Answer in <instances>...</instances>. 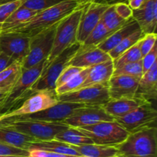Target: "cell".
Returning <instances> with one entry per match:
<instances>
[{"label": "cell", "mask_w": 157, "mask_h": 157, "mask_svg": "<svg viewBox=\"0 0 157 157\" xmlns=\"http://www.w3.org/2000/svg\"><path fill=\"white\" fill-rule=\"evenodd\" d=\"M78 7L79 6L75 0H64L58 4L39 11L29 21L12 32H21L32 37L58 23Z\"/></svg>", "instance_id": "cell-1"}, {"label": "cell", "mask_w": 157, "mask_h": 157, "mask_svg": "<svg viewBox=\"0 0 157 157\" xmlns=\"http://www.w3.org/2000/svg\"><path fill=\"white\" fill-rule=\"evenodd\" d=\"M45 60H42L29 69H22L19 78L0 103V115L13 111L33 94L31 88L41 75Z\"/></svg>", "instance_id": "cell-2"}, {"label": "cell", "mask_w": 157, "mask_h": 157, "mask_svg": "<svg viewBox=\"0 0 157 157\" xmlns=\"http://www.w3.org/2000/svg\"><path fill=\"white\" fill-rule=\"evenodd\" d=\"M124 157H157V129L150 127L129 134L116 146Z\"/></svg>", "instance_id": "cell-3"}, {"label": "cell", "mask_w": 157, "mask_h": 157, "mask_svg": "<svg viewBox=\"0 0 157 157\" xmlns=\"http://www.w3.org/2000/svg\"><path fill=\"white\" fill-rule=\"evenodd\" d=\"M84 6L78 7L71 13L58 22L55 31L53 46L50 54L46 58L44 67L48 66L54 58H56L67 48L78 42L77 32Z\"/></svg>", "instance_id": "cell-4"}, {"label": "cell", "mask_w": 157, "mask_h": 157, "mask_svg": "<svg viewBox=\"0 0 157 157\" xmlns=\"http://www.w3.org/2000/svg\"><path fill=\"white\" fill-rule=\"evenodd\" d=\"M76 129L91 139L94 144L114 147L122 143L130 134L115 120Z\"/></svg>", "instance_id": "cell-5"}, {"label": "cell", "mask_w": 157, "mask_h": 157, "mask_svg": "<svg viewBox=\"0 0 157 157\" xmlns=\"http://www.w3.org/2000/svg\"><path fill=\"white\" fill-rule=\"evenodd\" d=\"M0 127H9L32 137L37 141H45L55 138L59 132L69 127L63 123L41 121H0Z\"/></svg>", "instance_id": "cell-6"}, {"label": "cell", "mask_w": 157, "mask_h": 157, "mask_svg": "<svg viewBox=\"0 0 157 157\" xmlns=\"http://www.w3.org/2000/svg\"><path fill=\"white\" fill-rule=\"evenodd\" d=\"M80 46L81 44L79 42L69 46L54 58L48 66L44 67L39 78L31 88L32 92L35 93L42 90H55L57 78L79 49Z\"/></svg>", "instance_id": "cell-7"}, {"label": "cell", "mask_w": 157, "mask_h": 157, "mask_svg": "<svg viewBox=\"0 0 157 157\" xmlns=\"http://www.w3.org/2000/svg\"><path fill=\"white\" fill-rule=\"evenodd\" d=\"M58 23L31 37L29 52L21 62L22 69H29L48 58L53 46Z\"/></svg>", "instance_id": "cell-8"}, {"label": "cell", "mask_w": 157, "mask_h": 157, "mask_svg": "<svg viewBox=\"0 0 157 157\" xmlns=\"http://www.w3.org/2000/svg\"><path fill=\"white\" fill-rule=\"evenodd\" d=\"M157 111L151 102H147L132 112L114 118L129 133L150 127H156Z\"/></svg>", "instance_id": "cell-9"}, {"label": "cell", "mask_w": 157, "mask_h": 157, "mask_svg": "<svg viewBox=\"0 0 157 157\" xmlns=\"http://www.w3.org/2000/svg\"><path fill=\"white\" fill-rule=\"evenodd\" d=\"M85 106L78 103L58 102L56 105L50 108L39 111L35 113L19 116L2 119L6 121H41L48 123H62L65 119L71 116L77 109Z\"/></svg>", "instance_id": "cell-10"}, {"label": "cell", "mask_w": 157, "mask_h": 157, "mask_svg": "<svg viewBox=\"0 0 157 157\" xmlns=\"http://www.w3.org/2000/svg\"><path fill=\"white\" fill-rule=\"evenodd\" d=\"M107 84L81 88L74 92L58 95V99L60 102L78 103L84 106H104L110 100Z\"/></svg>", "instance_id": "cell-11"}, {"label": "cell", "mask_w": 157, "mask_h": 157, "mask_svg": "<svg viewBox=\"0 0 157 157\" xmlns=\"http://www.w3.org/2000/svg\"><path fill=\"white\" fill-rule=\"evenodd\" d=\"M58 102V95L55 90H42L36 92L26 99L21 106L13 111L0 115V119L35 113L52 107Z\"/></svg>", "instance_id": "cell-12"}, {"label": "cell", "mask_w": 157, "mask_h": 157, "mask_svg": "<svg viewBox=\"0 0 157 157\" xmlns=\"http://www.w3.org/2000/svg\"><path fill=\"white\" fill-rule=\"evenodd\" d=\"M31 37L24 33L8 32L0 33V52L21 64L28 55Z\"/></svg>", "instance_id": "cell-13"}, {"label": "cell", "mask_w": 157, "mask_h": 157, "mask_svg": "<svg viewBox=\"0 0 157 157\" xmlns=\"http://www.w3.org/2000/svg\"><path fill=\"white\" fill-rule=\"evenodd\" d=\"M113 120L114 118L107 113L102 106H85L77 109L62 123L70 127L79 128Z\"/></svg>", "instance_id": "cell-14"}, {"label": "cell", "mask_w": 157, "mask_h": 157, "mask_svg": "<svg viewBox=\"0 0 157 157\" xmlns=\"http://www.w3.org/2000/svg\"><path fill=\"white\" fill-rule=\"evenodd\" d=\"M110 5L98 2H90L85 5L80 18L77 32V42L82 44L91 31L101 20L104 11Z\"/></svg>", "instance_id": "cell-15"}, {"label": "cell", "mask_w": 157, "mask_h": 157, "mask_svg": "<svg viewBox=\"0 0 157 157\" xmlns=\"http://www.w3.org/2000/svg\"><path fill=\"white\" fill-rule=\"evenodd\" d=\"M140 79V78L130 75H112L107 84L110 100L134 98Z\"/></svg>", "instance_id": "cell-16"}, {"label": "cell", "mask_w": 157, "mask_h": 157, "mask_svg": "<svg viewBox=\"0 0 157 157\" xmlns=\"http://www.w3.org/2000/svg\"><path fill=\"white\" fill-rule=\"evenodd\" d=\"M108 53L98 46H85L81 45L79 49L69 61L67 66L87 69L110 59Z\"/></svg>", "instance_id": "cell-17"}, {"label": "cell", "mask_w": 157, "mask_h": 157, "mask_svg": "<svg viewBox=\"0 0 157 157\" xmlns=\"http://www.w3.org/2000/svg\"><path fill=\"white\" fill-rule=\"evenodd\" d=\"M132 17L139 24L143 33H156L157 0H147L139 9L133 10Z\"/></svg>", "instance_id": "cell-18"}, {"label": "cell", "mask_w": 157, "mask_h": 157, "mask_svg": "<svg viewBox=\"0 0 157 157\" xmlns=\"http://www.w3.org/2000/svg\"><path fill=\"white\" fill-rule=\"evenodd\" d=\"M113 71L114 66L113 61L111 58L104 62L91 66L89 68L85 81L81 85V88L94 85L107 84L110 78L113 75Z\"/></svg>", "instance_id": "cell-19"}, {"label": "cell", "mask_w": 157, "mask_h": 157, "mask_svg": "<svg viewBox=\"0 0 157 157\" xmlns=\"http://www.w3.org/2000/svg\"><path fill=\"white\" fill-rule=\"evenodd\" d=\"M147 101L156 100L157 97V62L143 74L138 84L136 96Z\"/></svg>", "instance_id": "cell-20"}, {"label": "cell", "mask_w": 157, "mask_h": 157, "mask_svg": "<svg viewBox=\"0 0 157 157\" xmlns=\"http://www.w3.org/2000/svg\"><path fill=\"white\" fill-rule=\"evenodd\" d=\"M147 102L150 101H147L138 97L131 99H119L109 100L102 106L107 113L113 118H117L125 115Z\"/></svg>", "instance_id": "cell-21"}, {"label": "cell", "mask_w": 157, "mask_h": 157, "mask_svg": "<svg viewBox=\"0 0 157 157\" xmlns=\"http://www.w3.org/2000/svg\"><path fill=\"white\" fill-rule=\"evenodd\" d=\"M139 24L136 20L132 17L126 22L125 24L123 25L117 30L114 31L110 36L106 38L103 42L99 44L98 47L104 52L108 53L110 51L114 49L121 41L127 38L128 35L134 32L135 31L140 29Z\"/></svg>", "instance_id": "cell-22"}, {"label": "cell", "mask_w": 157, "mask_h": 157, "mask_svg": "<svg viewBox=\"0 0 157 157\" xmlns=\"http://www.w3.org/2000/svg\"><path fill=\"white\" fill-rule=\"evenodd\" d=\"M37 141L32 137L9 127H0V143L29 151L30 143Z\"/></svg>", "instance_id": "cell-23"}, {"label": "cell", "mask_w": 157, "mask_h": 157, "mask_svg": "<svg viewBox=\"0 0 157 157\" xmlns=\"http://www.w3.org/2000/svg\"><path fill=\"white\" fill-rule=\"evenodd\" d=\"M38 13L37 11L32 10L28 8L21 6L19 8L14 11L10 16L2 25L0 29V33L2 32H12L16 28L25 24L28 21L33 18Z\"/></svg>", "instance_id": "cell-24"}, {"label": "cell", "mask_w": 157, "mask_h": 157, "mask_svg": "<svg viewBox=\"0 0 157 157\" xmlns=\"http://www.w3.org/2000/svg\"><path fill=\"white\" fill-rule=\"evenodd\" d=\"M81 157H115L119 155V151L114 146L92 144L71 146Z\"/></svg>", "instance_id": "cell-25"}, {"label": "cell", "mask_w": 157, "mask_h": 157, "mask_svg": "<svg viewBox=\"0 0 157 157\" xmlns=\"http://www.w3.org/2000/svg\"><path fill=\"white\" fill-rule=\"evenodd\" d=\"M31 149H38V150L48 151V152L81 157L80 154L71 147V145L62 143L55 139L51 140H45V141L32 142L30 143L29 148V150H31Z\"/></svg>", "instance_id": "cell-26"}, {"label": "cell", "mask_w": 157, "mask_h": 157, "mask_svg": "<svg viewBox=\"0 0 157 157\" xmlns=\"http://www.w3.org/2000/svg\"><path fill=\"white\" fill-rule=\"evenodd\" d=\"M54 139L71 146H81L94 143L91 139L84 135L76 128L70 126L65 130L57 134Z\"/></svg>", "instance_id": "cell-27"}, {"label": "cell", "mask_w": 157, "mask_h": 157, "mask_svg": "<svg viewBox=\"0 0 157 157\" xmlns=\"http://www.w3.org/2000/svg\"><path fill=\"white\" fill-rule=\"evenodd\" d=\"M22 72L21 64L14 62L0 72V89L9 91Z\"/></svg>", "instance_id": "cell-28"}, {"label": "cell", "mask_w": 157, "mask_h": 157, "mask_svg": "<svg viewBox=\"0 0 157 157\" xmlns=\"http://www.w3.org/2000/svg\"><path fill=\"white\" fill-rule=\"evenodd\" d=\"M144 35V34L143 33L142 30H141L140 29L135 31L134 32H133V33L130 34V35H128L127 38H124L123 41H121L114 49H113L111 51H110V52H108L109 56L110 57V58H111L112 60H115L116 58H117L120 55H122L124 52L128 50L130 48H131L132 46H134L136 42H138L143 38Z\"/></svg>", "instance_id": "cell-29"}, {"label": "cell", "mask_w": 157, "mask_h": 157, "mask_svg": "<svg viewBox=\"0 0 157 157\" xmlns=\"http://www.w3.org/2000/svg\"><path fill=\"white\" fill-rule=\"evenodd\" d=\"M113 32H111V31H109L104 26L102 22L100 20L96 27L91 31V32L89 34L88 36L86 38V39L81 45L85 46H98L106 38H108Z\"/></svg>", "instance_id": "cell-30"}, {"label": "cell", "mask_w": 157, "mask_h": 157, "mask_svg": "<svg viewBox=\"0 0 157 157\" xmlns=\"http://www.w3.org/2000/svg\"><path fill=\"white\" fill-rule=\"evenodd\" d=\"M101 21L109 31L114 32L125 24L127 20L123 19L117 14L113 4H112L104 11L101 18Z\"/></svg>", "instance_id": "cell-31"}, {"label": "cell", "mask_w": 157, "mask_h": 157, "mask_svg": "<svg viewBox=\"0 0 157 157\" xmlns=\"http://www.w3.org/2000/svg\"><path fill=\"white\" fill-rule=\"evenodd\" d=\"M89 68L87 69H84L72 77L70 80L64 83L62 86H59V87L55 89V92H56L57 95H62V94L67 93V92H71L74 91H76L81 88V85L83 84L86 79L87 73H88Z\"/></svg>", "instance_id": "cell-32"}, {"label": "cell", "mask_w": 157, "mask_h": 157, "mask_svg": "<svg viewBox=\"0 0 157 157\" xmlns=\"http://www.w3.org/2000/svg\"><path fill=\"white\" fill-rule=\"evenodd\" d=\"M142 59V55L140 52V41L136 42L134 46L124 52L121 55H120L117 58L113 61V66L114 69L121 67L126 64L135 62L140 61Z\"/></svg>", "instance_id": "cell-33"}, {"label": "cell", "mask_w": 157, "mask_h": 157, "mask_svg": "<svg viewBox=\"0 0 157 157\" xmlns=\"http://www.w3.org/2000/svg\"><path fill=\"white\" fill-rule=\"evenodd\" d=\"M113 75H124L141 78L143 75L142 60L128 63L117 69H114Z\"/></svg>", "instance_id": "cell-34"}, {"label": "cell", "mask_w": 157, "mask_h": 157, "mask_svg": "<svg viewBox=\"0 0 157 157\" xmlns=\"http://www.w3.org/2000/svg\"><path fill=\"white\" fill-rule=\"evenodd\" d=\"M63 1L64 0H21V6L32 10L39 12Z\"/></svg>", "instance_id": "cell-35"}, {"label": "cell", "mask_w": 157, "mask_h": 157, "mask_svg": "<svg viewBox=\"0 0 157 157\" xmlns=\"http://www.w3.org/2000/svg\"><path fill=\"white\" fill-rule=\"evenodd\" d=\"M82 69L81 68L76 67V66H67L64 68V70L61 72L59 76L57 78L56 82H55V89L59 86H62L64 83H67L68 80H70L72 77L76 75L77 74L79 73Z\"/></svg>", "instance_id": "cell-36"}, {"label": "cell", "mask_w": 157, "mask_h": 157, "mask_svg": "<svg viewBox=\"0 0 157 157\" xmlns=\"http://www.w3.org/2000/svg\"><path fill=\"white\" fill-rule=\"evenodd\" d=\"M21 6V0L0 5V29L3 23L10 16L11 14Z\"/></svg>", "instance_id": "cell-37"}, {"label": "cell", "mask_w": 157, "mask_h": 157, "mask_svg": "<svg viewBox=\"0 0 157 157\" xmlns=\"http://www.w3.org/2000/svg\"><path fill=\"white\" fill-rule=\"evenodd\" d=\"M156 33H147L144 34L143 38L140 40V48L142 58L156 44Z\"/></svg>", "instance_id": "cell-38"}, {"label": "cell", "mask_w": 157, "mask_h": 157, "mask_svg": "<svg viewBox=\"0 0 157 157\" xmlns=\"http://www.w3.org/2000/svg\"><path fill=\"white\" fill-rule=\"evenodd\" d=\"M0 155H20V156L28 157L29 155V152L25 149H20V148H17L15 146L0 143Z\"/></svg>", "instance_id": "cell-39"}, {"label": "cell", "mask_w": 157, "mask_h": 157, "mask_svg": "<svg viewBox=\"0 0 157 157\" xmlns=\"http://www.w3.org/2000/svg\"><path fill=\"white\" fill-rule=\"evenodd\" d=\"M157 56V46L156 44L153 47V49L142 58L143 74L147 72L150 69L153 63L156 61Z\"/></svg>", "instance_id": "cell-40"}, {"label": "cell", "mask_w": 157, "mask_h": 157, "mask_svg": "<svg viewBox=\"0 0 157 157\" xmlns=\"http://www.w3.org/2000/svg\"><path fill=\"white\" fill-rule=\"evenodd\" d=\"M115 12L121 18L124 20H128L132 18L133 10L127 2H117L113 4Z\"/></svg>", "instance_id": "cell-41"}, {"label": "cell", "mask_w": 157, "mask_h": 157, "mask_svg": "<svg viewBox=\"0 0 157 157\" xmlns=\"http://www.w3.org/2000/svg\"><path fill=\"white\" fill-rule=\"evenodd\" d=\"M29 155L28 157H80L75 156V155H65V154L48 152V151L38 150V149H31V150H29Z\"/></svg>", "instance_id": "cell-42"}, {"label": "cell", "mask_w": 157, "mask_h": 157, "mask_svg": "<svg viewBox=\"0 0 157 157\" xmlns=\"http://www.w3.org/2000/svg\"><path fill=\"white\" fill-rule=\"evenodd\" d=\"M15 61L10 57L3 53L2 52H0V72L10 66Z\"/></svg>", "instance_id": "cell-43"}, {"label": "cell", "mask_w": 157, "mask_h": 157, "mask_svg": "<svg viewBox=\"0 0 157 157\" xmlns=\"http://www.w3.org/2000/svg\"><path fill=\"white\" fill-rule=\"evenodd\" d=\"M147 0H127V4L129 5L132 10L139 9L143 6Z\"/></svg>", "instance_id": "cell-44"}, {"label": "cell", "mask_w": 157, "mask_h": 157, "mask_svg": "<svg viewBox=\"0 0 157 157\" xmlns=\"http://www.w3.org/2000/svg\"><path fill=\"white\" fill-rule=\"evenodd\" d=\"M125 1H127V0H96V1L93 2H98V3H102V4L112 5L117 2H125Z\"/></svg>", "instance_id": "cell-45"}, {"label": "cell", "mask_w": 157, "mask_h": 157, "mask_svg": "<svg viewBox=\"0 0 157 157\" xmlns=\"http://www.w3.org/2000/svg\"><path fill=\"white\" fill-rule=\"evenodd\" d=\"M78 5L79 6H84L85 5L88 4L90 2H95L96 0H75Z\"/></svg>", "instance_id": "cell-46"}, {"label": "cell", "mask_w": 157, "mask_h": 157, "mask_svg": "<svg viewBox=\"0 0 157 157\" xmlns=\"http://www.w3.org/2000/svg\"><path fill=\"white\" fill-rule=\"evenodd\" d=\"M8 92H9V91L4 90V89H0V103H1L2 102V100L4 99L6 95H7Z\"/></svg>", "instance_id": "cell-47"}, {"label": "cell", "mask_w": 157, "mask_h": 157, "mask_svg": "<svg viewBox=\"0 0 157 157\" xmlns=\"http://www.w3.org/2000/svg\"><path fill=\"white\" fill-rule=\"evenodd\" d=\"M14 1H16V0H0V5L12 2H14Z\"/></svg>", "instance_id": "cell-48"}, {"label": "cell", "mask_w": 157, "mask_h": 157, "mask_svg": "<svg viewBox=\"0 0 157 157\" xmlns=\"http://www.w3.org/2000/svg\"><path fill=\"white\" fill-rule=\"evenodd\" d=\"M0 157H24V156H20V155H0Z\"/></svg>", "instance_id": "cell-49"}, {"label": "cell", "mask_w": 157, "mask_h": 157, "mask_svg": "<svg viewBox=\"0 0 157 157\" xmlns=\"http://www.w3.org/2000/svg\"><path fill=\"white\" fill-rule=\"evenodd\" d=\"M115 157H124V156H123V155H117V156H115Z\"/></svg>", "instance_id": "cell-50"}]
</instances>
